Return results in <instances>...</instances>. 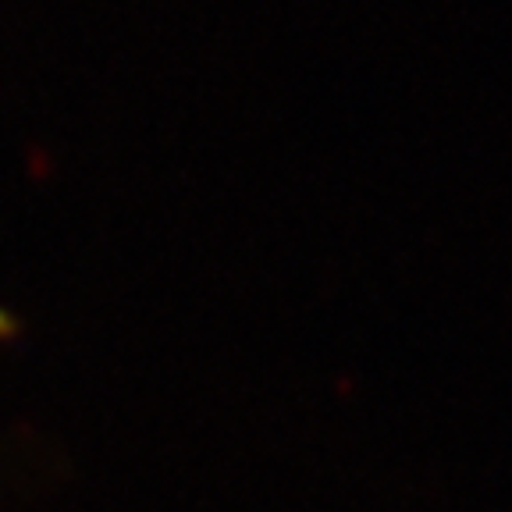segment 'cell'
Masks as SVG:
<instances>
[{
	"label": "cell",
	"instance_id": "obj_1",
	"mask_svg": "<svg viewBox=\"0 0 512 512\" xmlns=\"http://www.w3.org/2000/svg\"><path fill=\"white\" fill-rule=\"evenodd\" d=\"M4 328H8V317H4V310H0V335H4Z\"/></svg>",
	"mask_w": 512,
	"mask_h": 512
}]
</instances>
